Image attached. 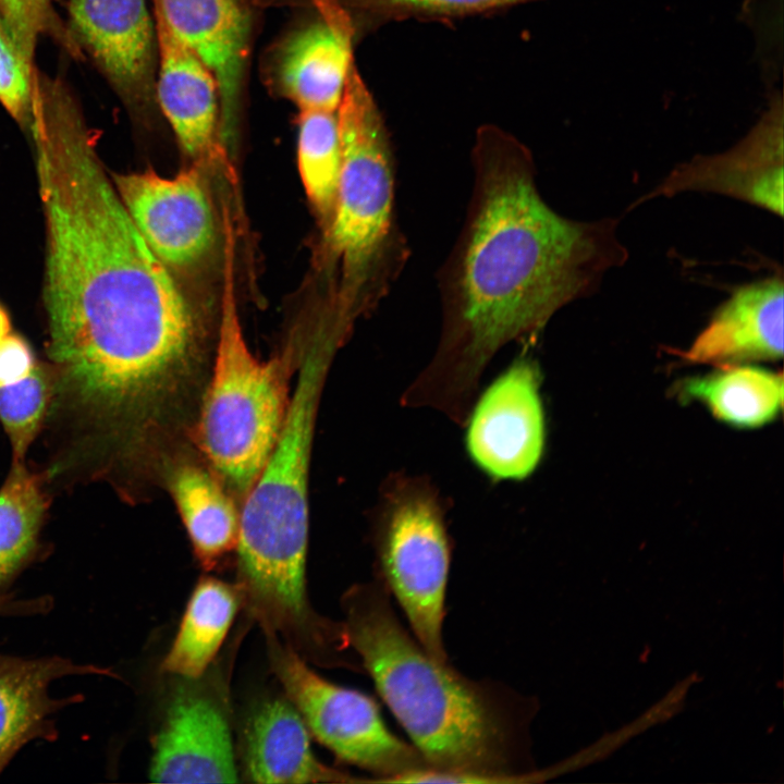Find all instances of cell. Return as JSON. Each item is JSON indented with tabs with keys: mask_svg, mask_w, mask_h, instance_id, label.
Segmentation results:
<instances>
[{
	"mask_svg": "<svg viewBox=\"0 0 784 784\" xmlns=\"http://www.w3.org/2000/svg\"><path fill=\"white\" fill-rule=\"evenodd\" d=\"M27 131L45 216L57 392L106 441L171 432L196 412L209 378L194 316L133 223L62 78H37Z\"/></svg>",
	"mask_w": 784,
	"mask_h": 784,
	"instance_id": "6da1fadb",
	"label": "cell"
},
{
	"mask_svg": "<svg viewBox=\"0 0 784 784\" xmlns=\"http://www.w3.org/2000/svg\"><path fill=\"white\" fill-rule=\"evenodd\" d=\"M473 167L466 220L439 278V344L402 397L462 424L493 356L514 341H532L627 257L615 220L577 222L547 205L530 152L509 134L480 130Z\"/></svg>",
	"mask_w": 784,
	"mask_h": 784,
	"instance_id": "7a4b0ae2",
	"label": "cell"
},
{
	"mask_svg": "<svg viewBox=\"0 0 784 784\" xmlns=\"http://www.w3.org/2000/svg\"><path fill=\"white\" fill-rule=\"evenodd\" d=\"M347 645L431 770L405 783L529 782L531 707L513 689L473 679L429 656L399 620L377 577L343 598Z\"/></svg>",
	"mask_w": 784,
	"mask_h": 784,
	"instance_id": "3957f363",
	"label": "cell"
},
{
	"mask_svg": "<svg viewBox=\"0 0 784 784\" xmlns=\"http://www.w3.org/2000/svg\"><path fill=\"white\" fill-rule=\"evenodd\" d=\"M342 341L328 327L297 364L279 436L240 514L237 586L250 613L271 624H293L310 612L305 580L310 453L322 387Z\"/></svg>",
	"mask_w": 784,
	"mask_h": 784,
	"instance_id": "277c9868",
	"label": "cell"
},
{
	"mask_svg": "<svg viewBox=\"0 0 784 784\" xmlns=\"http://www.w3.org/2000/svg\"><path fill=\"white\" fill-rule=\"evenodd\" d=\"M336 111L341 169L326 238L341 269L336 307L353 323L383 298L408 250L395 223L394 166L384 124L354 63Z\"/></svg>",
	"mask_w": 784,
	"mask_h": 784,
	"instance_id": "5b68a950",
	"label": "cell"
},
{
	"mask_svg": "<svg viewBox=\"0 0 784 784\" xmlns=\"http://www.w3.org/2000/svg\"><path fill=\"white\" fill-rule=\"evenodd\" d=\"M228 229L224 282L216 355L195 433L223 487L245 498L264 468L289 405L292 354L259 360L249 351L238 318Z\"/></svg>",
	"mask_w": 784,
	"mask_h": 784,
	"instance_id": "8992f818",
	"label": "cell"
},
{
	"mask_svg": "<svg viewBox=\"0 0 784 784\" xmlns=\"http://www.w3.org/2000/svg\"><path fill=\"white\" fill-rule=\"evenodd\" d=\"M373 523L377 577L422 648L449 662L443 622L451 543L439 491L425 477L393 474L380 489Z\"/></svg>",
	"mask_w": 784,
	"mask_h": 784,
	"instance_id": "52a82bcc",
	"label": "cell"
},
{
	"mask_svg": "<svg viewBox=\"0 0 784 784\" xmlns=\"http://www.w3.org/2000/svg\"><path fill=\"white\" fill-rule=\"evenodd\" d=\"M272 667L309 732L340 760L370 772L368 783H397L430 764L385 725L378 703L314 672L290 645L272 642Z\"/></svg>",
	"mask_w": 784,
	"mask_h": 784,
	"instance_id": "ba28073f",
	"label": "cell"
},
{
	"mask_svg": "<svg viewBox=\"0 0 784 784\" xmlns=\"http://www.w3.org/2000/svg\"><path fill=\"white\" fill-rule=\"evenodd\" d=\"M537 362L522 354L480 394L465 424L470 461L494 481H522L538 467L546 419Z\"/></svg>",
	"mask_w": 784,
	"mask_h": 784,
	"instance_id": "9c48e42d",
	"label": "cell"
},
{
	"mask_svg": "<svg viewBox=\"0 0 784 784\" xmlns=\"http://www.w3.org/2000/svg\"><path fill=\"white\" fill-rule=\"evenodd\" d=\"M112 182L136 229L164 265H192L212 246L213 210L196 167L173 177L150 170L113 174Z\"/></svg>",
	"mask_w": 784,
	"mask_h": 784,
	"instance_id": "30bf717a",
	"label": "cell"
},
{
	"mask_svg": "<svg viewBox=\"0 0 784 784\" xmlns=\"http://www.w3.org/2000/svg\"><path fill=\"white\" fill-rule=\"evenodd\" d=\"M68 29L123 102L156 103V35L146 0H69Z\"/></svg>",
	"mask_w": 784,
	"mask_h": 784,
	"instance_id": "8fae6325",
	"label": "cell"
},
{
	"mask_svg": "<svg viewBox=\"0 0 784 784\" xmlns=\"http://www.w3.org/2000/svg\"><path fill=\"white\" fill-rule=\"evenodd\" d=\"M685 191L730 195L783 215V103L775 99L754 130L732 149L678 166L650 195Z\"/></svg>",
	"mask_w": 784,
	"mask_h": 784,
	"instance_id": "7c38bea8",
	"label": "cell"
},
{
	"mask_svg": "<svg viewBox=\"0 0 784 784\" xmlns=\"http://www.w3.org/2000/svg\"><path fill=\"white\" fill-rule=\"evenodd\" d=\"M149 777L158 783H235L228 720L205 694L187 687L172 697L154 739Z\"/></svg>",
	"mask_w": 784,
	"mask_h": 784,
	"instance_id": "4fadbf2b",
	"label": "cell"
},
{
	"mask_svg": "<svg viewBox=\"0 0 784 784\" xmlns=\"http://www.w3.org/2000/svg\"><path fill=\"white\" fill-rule=\"evenodd\" d=\"M156 35V103L181 148L194 160L219 155L221 125L217 82L203 61L172 32L152 0Z\"/></svg>",
	"mask_w": 784,
	"mask_h": 784,
	"instance_id": "5bb4252c",
	"label": "cell"
},
{
	"mask_svg": "<svg viewBox=\"0 0 784 784\" xmlns=\"http://www.w3.org/2000/svg\"><path fill=\"white\" fill-rule=\"evenodd\" d=\"M321 17L280 46L273 74L281 93L303 110L335 112L353 62L352 26L336 0H315Z\"/></svg>",
	"mask_w": 784,
	"mask_h": 784,
	"instance_id": "9a60e30c",
	"label": "cell"
},
{
	"mask_svg": "<svg viewBox=\"0 0 784 784\" xmlns=\"http://www.w3.org/2000/svg\"><path fill=\"white\" fill-rule=\"evenodd\" d=\"M172 32L213 75L221 125L233 124L243 95L250 48L246 0H155Z\"/></svg>",
	"mask_w": 784,
	"mask_h": 784,
	"instance_id": "2e32d148",
	"label": "cell"
},
{
	"mask_svg": "<svg viewBox=\"0 0 784 784\" xmlns=\"http://www.w3.org/2000/svg\"><path fill=\"white\" fill-rule=\"evenodd\" d=\"M783 280L773 277L737 289L715 311L683 357L716 366L783 356Z\"/></svg>",
	"mask_w": 784,
	"mask_h": 784,
	"instance_id": "e0dca14e",
	"label": "cell"
},
{
	"mask_svg": "<svg viewBox=\"0 0 784 784\" xmlns=\"http://www.w3.org/2000/svg\"><path fill=\"white\" fill-rule=\"evenodd\" d=\"M86 674L114 676L108 669L61 657L24 659L0 653V773L30 740H53L57 730L52 714L82 699L78 695L52 698L50 684Z\"/></svg>",
	"mask_w": 784,
	"mask_h": 784,
	"instance_id": "ac0fdd59",
	"label": "cell"
},
{
	"mask_svg": "<svg viewBox=\"0 0 784 784\" xmlns=\"http://www.w3.org/2000/svg\"><path fill=\"white\" fill-rule=\"evenodd\" d=\"M244 764L245 774L256 783H364L315 756L305 721L284 699L264 702L248 720Z\"/></svg>",
	"mask_w": 784,
	"mask_h": 784,
	"instance_id": "d6986e66",
	"label": "cell"
},
{
	"mask_svg": "<svg viewBox=\"0 0 784 784\" xmlns=\"http://www.w3.org/2000/svg\"><path fill=\"white\" fill-rule=\"evenodd\" d=\"M167 482L199 564L213 569L236 550L240 514L233 500L219 479L182 458L169 468Z\"/></svg>",
	"mask_w": 784,
	"mask_h": 784,
	"instance_id": "ffe728a7",
	"label": "cell"
},
{
	"mask_svg": "<svg viewBox=\"0 0 784 784\" xmlns=\"http://www.w3.org/2000/svg\"><path fill=\"white\" fill-rule=\"evenodd\" d=\"M242 601L237 585L208 576L199 579L161 670L199 677L220 649Z\"/></svg>",
	"mask_w": 784,
	"mask_h": 784,
	"instance_id": "44dd1931",
	"label": "cell"
},
{
	"mask_svg": "<svg viewBox=\"0 0 784 784\" xmlns=\"http://www.w3.org/2000/svg\"><path fill=\"white\" fill-rule=\"evenodd\" d=\"M681 394L696 400L718 419L739 428H756L774 419L783 405L781 373L747 366L725 365L682 384Z\"/></svg>",
	"mask_w": 784,
	"mask_h": 784,
	"instance_id": "7402d4cb",
	"label": "cell"
},
{
	"mask_svg": "<svg viewBox=\"0 0 784 784\" xmlns=\"http://www.w3.org/2000/svg\"><path fill=\"white\" fill-rule=\"evenodd\" d=\"M47 509L42 478L13 462L0 488V597L34 560Z\"/></svg>",
	"mask_w": 784,
	"mask_h": 784,
	"instance_id": "603a6c76",
	"label": "cell"
},
{
	"mask_svg": "<svg viewBox=\"0 0 784 784\" xmlns=\"http://www.w3.org/2000/svg\"><path fill=\"white\" fill-rule=\"evenodd\" d=\"M297 163L310 203L328 228L335 205L341 143L335 112L303 110L298 117Z\"/></svg>",
	"mask_w": 784,
	"mask_h": 784,
	"instance_id": "cb8c5ba5",
	"label": "cell"
},
{
	"mask_svg": "<svg viewBox=\"0 0 784 784\" xmlns=\"http://www.w3.org/2000/svg\"><path fill=\"white\" fill-rule=\"evenodd\" d=\"M57 393L52 369L35 365L22 380L0 385V421L9 437L13 462H24Z\"/></svg>",
	"mask_w": 784,
	"mask_h": 784,
	"instance_id": "d4e9b609",
	"label": "cell"
},
{
	"mask_svg": "<svg viewBox=\"0 0 784 784\" xmlns=\"http://www.w3.org/2000/svg\"><path fill=\"white\" fill-rule=\"evenodd\" d=\"M0 19L32 62L41 36L52 39L74 59L84 58L68 26L58 15L53 0H0Z\"/></svg>",
	"mask_w": 784,
	"mask_h": 784,
	"instance_id": "484cf974",
	"label": "cell"
},
{
	"mask_svg": "<svg viewBox=\"0 0 784 784\" xmlns=\"http://www.w3.org/2000/svg\"><path fill=\"white\" fill-rule=\"evenodd\" d=\"M36 68L22 52L0 19V105L28 130Z\"/></svg>",
	"mask_w": 784,
	"mask_h": 784,
	"instance_id": "4316f807",
	"label": "cell"
},
{
	"mask_svg": "<svg viewBox=\"0 0 784 784\" xmlns=\"http://www.w3.org/2000/svg\"><path fill=\"white\" fill-rule=\"evenodd\" d=\"M355 7L381 11L463 12L522 0H345Z\"/></svg>",
	"mask_w": 784,
	"mask_h": 784,
	"instance_id": "83f0119b",
	"label": "cell"
},
{
	"mask_svg": "<svg viewBox=\"0 0 784 784\" xmlns=\"http://www.w3.org/2000/svg\"><path fill=\"white\" fill-rule=\"evenodd\" d=\"M35 365L33 351L22 336L9 333L0 340V385L22 380Z\"/></svg>",
	"mask_w": 784,
	"mask_h": 784,
	"instance_id": "f1b7e54d",
	"label": "cell"
},
{
	"mask_svg": "<svg viewBox=\"0 0 784 784\" xmlns=\"http://www.w3.org/2000/svg\"><path fill=\"white\" fill-rule=\"evenodd\" d=\"M33 599H16L11 593L0 597V615H27L33 613Z\"/></svg>",
	"mask_w": 784,
	"mask_h": 784,
	"instance_id": "f546056e",
	"label": "cell"
},
{
	"mask_svg": "<svg viewBox=\"0 0 784 784\" xmlns=\"http://www.w3.org/2000/svg\"><path fill=\"white\" fill-rule=\"evenodd\" d=\"M11 331V322L10 318L4 310V308L0 305V340H2L4 336H7Z\"/></svg>",
	"mask_w": 784,
	"mask_h": 784,
	"instance_id": "4dcf8cb0",
	"label": "cell"
}]
</instances>
